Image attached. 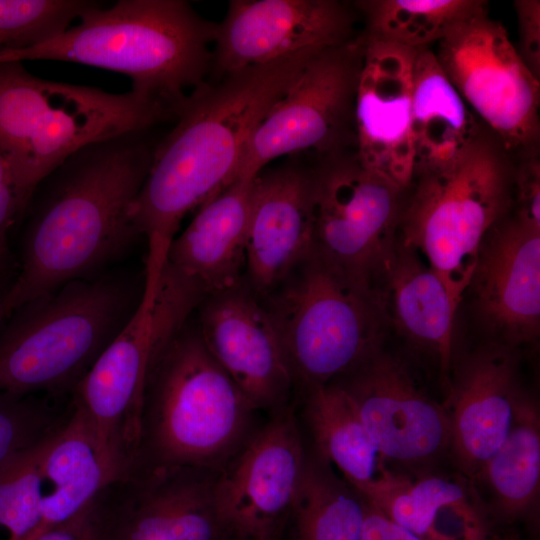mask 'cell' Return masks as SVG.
Wrapping results in <instances>:
<instances>
[{"label":"cell","mask_w":540,"mask_h":540,"mask_svg":"<svg viewBox=\"0 0 540 540\" xmlns=\"http://www.w3.org/2000/svg\"><path fill=\"white\" fill-rule=\"evenodd\" d=\"M148 132L88 145L38 184L21 219L18 271L6 293L5 319L66 283L102 275L141 237L130 209L156 145Z\"/></svg>","instance_id":"6da1fadb"},{"label":"cell","mask_w":540,"mask_h":540,"mask_svg":"<svg viewBox=\"0 0 540 540\" xmlns=\"http://www.w3.org/2000/svg\"><path fill=\"white\" fill-rule=\"evenodd\" d=\"M364 498L322 458L307 459L293 506L297 540H362Z\"/></svg>","instance_id":"f546056e"},{"label":"cell","mask_w":540,"mask_h":540,"mask_svg":"<svg viewBox=\"0 0 540 540\" xmlns=\"http://www.w3.org/2000/svg\"><path fill=\"white\" fill-rule=\"evenodd\" d=\"M34 540H123V484L116 481L69 519Z\"/></svg>","instance_id":"e575fe53"},{"label":"cell","mask_w":540,"mask_h":540,"mask_svg":"<svg viewBox=\"0 0 540 540\" xmlns=\"http://www.w3.org/2000/svg\"><path fill=\"white\" fill-rule=\"evenodd\" d=\"M363 37L414 50L431 48L459 21L485 9L482 0H361Z\"/></svg>","instance_id":"f1b7e54d"},{"label":"cell","mask_w":540,"mask_h":540,"mask_svg":"<svg viewBox=\"0 0 540 540\" xmlns=\"http://www.w3.org/2000/svg\"><path fill=\"white\" fill-rule=\"evenodd\" d=\"M474 481L484 484L495 513L513 522L535 508L540 489V414L525 391L504 441Z\"/></svg>","instance_id":"83f0119b"},{"label":"cell","mask_w":540,"mask_h":540,"mask_svg":"<svg viewBox=\"0 0 540 540\" xmlns=\"http://www.w3.org/2000/svg\"><path fill=\"white\" fill-rule=\"evenodd\" d=\"M58 36L0 56V62L56 60L119 72L131 90L176 114L189 89L212 69L218 23L183 0H119L86 10Z\"/></svg>","instance_id":"3957f363"},{"label":"cell","mask_w":540,"mask_h":540,"mask_svg":"<svg viewBox=\"0 0 540 540\" xmlns=\"http://www.w3.org/2000/svg\"><path fill=\"white\" fill-rule=\"evenodd\" d=\"M518 24L516 50L531 74L540 81V1L513 2Z\"/></svg>","instance_id":"74e56055"},{"label":"cell","mask_w":540,"mask_h":540,"mask_svg":"<svg viewBox=\"0 0 540 540\" xmlns=\"http://www.w3.org/2000/svg\"><path fill=\"white\" fill-rule=\"evenodd\" d=\"M39 478L41 521L32 540L78 513L110 484L123 480L106 458L86 413L77 405L69 422L46 444Z\"/></svg>","instance_id":"d4e9b609"},{"label":"cell","mask_w":540,"mask_h":540,"mask_svg":"<svg viewBox=\"0 0 540 540\" xmlns=\"http://www.w3.org/2000/svg\"><path fill=\"white\" fill-rule=\"evenodd\" d=\"M254 411L188 320L148 374L129 476L158 466L219 472L251 437Z\"/></svg>","instance_id":"277c9868"},{"label":"cell","mask_w":540,"mask_h":540,"mask_svg":"<svg viewBox=\"0 0 540 540\" xmlns=\"http://www.w3.org/2000/svg\"><path fill=\"white\" fill-rule=\"evenodd\" d=\"M135 292L126 276L105 274L16 308L0 327V391L71 396L133 314Z\"/></svg>","instance_id":"5b68a950"},{"label":"cell","mask_w":540,"mask_h":540,"mask_svg":"<svg viewBox=\"0 0 540 540\" xmlns=\"http://www.w3.org/2000/svg\"><path fill=\"white\" fill-rule=\"evenodd\" d=\"M261 301L293 384L304 392L353 370L383 346L389 327L378 294L313 250Z\"/></svg>","instance_id":"ba28073f"},{"label":"cell","mask_w":540,"mask_h":540,"mask_svg":"<svg viewBox=\"0 0 540 540\" xmlns=\"http://www.w3.org/2000/svg\"><path fill=\"white\" fill-rule=\"evenodd\" d=\"M197 327L210 354L252 406L273 412L294 388L273 321L245 280L206 296Z\"/></svg>","instance_id":"2e32d148"},{"label":"cell","mask_w":540,"mask_h":540,"mask_svg":"<svg viewBox=\"0 0 540 540\" xmlns=\"http://www.w3.org/2000/svg\"><path fill=\"white\" fill-rule=\"evenodd\" d=\"M389 519L422 540H483L481 512L462 481L421 472L412 478L386 468L359 492Z\"/></svg>","instance_id":"603a6c76"},{"label":"cell","mask_w":540,"mask_h":540,"mask_svg":"<svg viewBox=\"0 0 540 540\" xmlns=\"http://www.w3.org/2000/svg\"><path fill=\"white\" fill-rule=\"evenodd\" d=\"M355 12L337 0H231L216 29L215 78L350 41Z\"/></svg>","instance_id":"5bb4252c"},{"label":"cell","mask_w":540,"mask_h":540,"mask_svg":"<svg viewBox=\"0 0 540 540\" xmlns=\"http://www.w3.org/2000/svg\"><path fill=\"white\" fill-rule=\"evenodd\" d=\"M484 127L444 74L433 49L417 50L411 108L413 177L452 165Z\"/></svg>","instance_id":"484cf974"},{"label":"cell","mask_w":540,"mask_h":540,"mask_svg":"<svg viewBox=\"0 0 540 540\" xmlns=\"http://www.w3.org/2000/svg\"><path fill=\"white\" fill-rule=\"evenodd\" d=\"M306 460L286 405L217 473L214 494L226 527L254 540H272L292 513Z\"/></svg>","instance_id":"4fadbf2b"},{"label":"cell","mask_w":540,"mask_h":540,"mask_svg":"<svg viewBox=\"0 0 540 540\" xmlns=\"http://www.w3.org/2000/svg\"><path fill=\"white\" fill-rule=\"evenodd\" d=\"M7 290H8V285H6V283L0 279V327L5 320L4 302H5Z\"/></svg>","instance_id":"ab89813d"},{"label":"cell","mask_w":540,"mask_h":540,"mask_svg":"<svg viewBox=\"0 0 540 540\" xmlns=\"http://www.w3.org/2000/svg\"><path fill=\"white\" fill-rule=\"evenodd\" d=\"M217 473L158 466L123 479V540H219Z\"/></svg>","instance_id":"44dd1931"},{"label":"cell","mask_w":540,"mask_h":540,"mask_svg":"<svg viewBox=\"0 0 540 540\" xmlns=\"http://www.w3.org/2000/svg\"><path fill=\"white\" fill-rule=\"evenodd\" d=\"M512 211L526 224L540 229V160L538 152L515 160Z\"/></svg>","instance_id":"8d00e7d4"},{"label":"cell","mask_w":540,"mask_h":540,"mask_svg":"<svg viewBox=\"0 0 540 540\" xmlns=\"http://www.w3.org/2000/svg\"><path fill=\"white\" fill-rule=\"evenodd\" d=\"M174 120L170 107L132 90L111 93L69 84L13 164L23 201L28 205L38 184L80 149Z\"/></svg>","instance_id":"e0dca14e"},{"label":"cell","mask_w":540,"mask_h":540,"mask_svg":"<svg viewBox=\"0 0 540 540\" xmlns=\"http://www.w3.org/2000/svg\"><path fill=\"white\" fill-rule=\"evenodd\" d=\"M97 4L91 0H0V56L53 39Z\"/></svg>","instance_id":"d6a6232c"},{"label":"cell","mask_w":540,"mask_h":540,"mask_svg":"<svg viewBox=\"0 0 540 540\" xmlns=\"http://www.w3.org/2000/svg\"><path fill=\"white\" fill-rule=\"evenodd\" d=\"M321 49L205 80L187 94L131 205L147 254L166 257L184 217L228 185L252 132Z\"/></svg>","instance_id":"7a4b0ae2"},{"label":"cell","mask_w":540,"mask_h":540,"mask_svg":"<svg viewBox=\"0 0 540 540\" xmlns=\"http://www.w3.org/2000/svg\"><path fill=\"white\" fill-rule=\"evenodd\" d=\"M171 265H146L140 300L72 396L122 479L130 474L139 436L144 390L160 351L205 298Z\"/></svg>","instance_id":"52a82bcc"},{"label":"cell","mask_w":540,"mask_h":540,"mask_svg":"<svg viewBox=\"0 0 540 540\" xmlns=\"http://www.w3.org/2000/svg\"><path fill=\"white\" fill-rule=\"evenodd\" d=\"M254 180H235L204 202L169 246L167 263L194 281L205 296L244 280Z\"/></svg>","instance_id":"7402d4cb"},{"label":"cell","mask_w":540,"mask_h":540,"mask_svg":"<svg viewBox=\"0 0 540 540\" xmlns=\"http://www.w3.org/2000/svg\"><path fill=\"white\" fill-rule=\"evenodd\" d=\"M334 382L351 398L382 462L426 472L450 453L444 405L430 397L405 361L383 346Z\"/></svg>","instance_id":"7c38bea8"},{"label":"cell","mask_w":540,"mask_h":540,"mask_svg":"<svg viewBox=\"0 0 540 540\" xmlns=\"http://www.w3.org/2000/svg\"><path fill=\"white\" fill-rule=\"evenodd\" d=\"M433 52L473 114L515 160L538 152L540 81L488 7L455 24Z\"/></svg>","instance_id":"8fae6325"},{"label":"cell","mask_w":540,"mask_h":540,"mask_svg":"<svg viewBox=\"0 0 540 540\" xmlns=\"http://www.w3.org/2000/svg\"><path fill=\"white\" fill-rule=\"evenodd\" d=\"M75 409L72 395L0 391V469L56 436Z\"/></svg>","instance_id":"1f68e13d"},{"label":"cell","mask_w":540,"mask_h":540,"mask_svg":"<svg viewBox=\"0 0 540 540\" xmlns=\"http://www.w3.org/2000/svg\"><path fill=\"white\" fill-rule=\"evenodd\" d=\"M518 351L485 341L451 367L443 404L450 454L471 481L504 441L524 393Z\"/></svg>","instance_id":"d6986e66"},{"label":"cell","mask_w":540,"mask_h":540,"mask_svg":"<svg viewBox=\"0 0 540 540\" xmlns=\"http://www.w3.org/2000/svg\"><path fill=\"white\" fill-rule=\"evenodd\" d=\"M483 540H514L512 537H491L490 535Z\"/></svg>","instance_id":"60d3db41"},{"label":"cell","mask_w":540,"mask_h":540,"mask_svg":"<svg viewBox=\"0 0 540 540\" xmlns=\"http://www.w3.org/2000/svg\"><path fill=\"white\" fill-rule=\"evenodd\" d=\"M311 169L312 250L377 293L397 238L406 190L364 167L355 150L320 156Z\"/></svg>","instance_id":"30bf717a"},{"label":"cell","mask_w":540,"mask_h":540,"mask_svg":"<svg viewBox=\"0 0 540 540\" xmlns=\"http://www.w3.org/2000/svg\"><path fill=\"white\" fill-rule=\"evenodd\" d=\"M467 292L486 341L516 350L537 342L540 229L513 211L500 219L481 242Z\"/></svg>","instance_id":"9a60e30c"},{"label":"cell","mask_w":540,"mask_h":540,"mask_svg":"<svg viewBox=\"0 0 540 540\" xmlns=\"http://www.w3.org/2000/svg\"><path fill=\"white\" fill-rule=\"evenodd\" d=\"M515 160L486 127L452 165L415 175L397 238L445 284L457 313L488 231L513 210Z\"/></svg>","instance_id":"8992f818"},{"label":"cell","mask_w":540,"mask_h":540,"mask_svg":"<svg viewBox=\"0 0 540 540\" xmlns=\"http://www.w3.org/2000/svg\"><path fill=\"white\" fill-rule=\"evenodd\" d=\"M362 60L360 34L316 52L252 132L228 184L254 178L283 155L355 150L354 108Z\"/></svg>","instance_id":"9c48e42d"},{"label":"cell","mask_w":540,"mask_h":540,"mask_svg":"<svg viewBox=\"0 0 540 540\" xmlns=\"http://www.w3.org/2000/svg\"><path fill=\"white\" fill-rule=\"evenodd\" d=\"M49 441L0 469V540L34 538L41 521L39 463Z\"/></svg>","instance_id":"836d02e7"},{"label":"cell","mask_w":540,"mask_h":540,"mask_svg":"<svg viewBox=\"0 0 540 540\" xmlns=\"http://www.w3.org/2000/svg\"><path fill=\"white\" fill-rule=\"evenodd\" d=\"M25 210L10 156L0 145V279L4 282L12 263L9 237Z\"/></svg>","instance_id":"d590c367"},{"label":"cell","mask_w":540,"mask_h":540,"mask_svg":"<svg viewBox=\"0 0 540 540\" xmlns=\"http://www.w3.org/2000/svg\"><path fill=\"white\" fill-rule=\"evenodd\" d=\"M360 36L355 152L364 167L406 190L414 175L411 108L417 50Z\"/></svg>","instance_id":"ac0fdd59"},{"label":"cell","mask_w":540,"mask_h":540,"mask_svg":"<svg viewBox=\"0 0 540 540\" xmlns=\"http://www.w3.org/2000/svg\"><path fill=\"white\" fill-rule=\"evenodd\" d=\"M304 393V417L317 455L362 491L378 475L382 460L351 398L337 382Z\"/></svg>","instance_id":"4316f807"},{"label":"cell","mask_w":540,"mask_h":540,"mask_svg":"<svg viewBox=\"0 0 540 540\" xmlns=\"http://www.w3.org/2000/svg\"><path fill=\"white\" fill-rule=\"evenodd\" d=\"M377 292L388 326L414 348L431 354L447 385L456 311L440 277L417 251L396 238Z\"/></svg>","instance_id":"cb8c5ba5"},{"label":"cell","mask_w":540,"mask_h":540,"mask_svg":"<svg viewBox=\"0 0 540 540\" xmlns=\"http://www.w3.org/2000/svg\"><path fill=\"white\" fill-rule=\"evenodd\" d=\"M364 501L362 540H422Z\"/></svg>","instance_id":"f35d334b"},{"label":"cell","mask_w":540,"mask_h":540,"mask_svg":"<svg viewBox=\"0 0 540 540\" xmlns=\"http://www.w3.org/2000/svg\"><path fill=\"white\" fill-rule=\"evenodd\" d=\"M312 169L296 161L255 176L249 216L245 282L260 299L313 249Z\"/></svg>","instance_id":"ffe728a7"},{"label":"cell","mask_w":540,"mask_h":540,"mask_svg":"<svg viewBox=\"0 0 540 540\" xmlns=\"http://www.w3.org/2000/svg\"><path fill=\"white\" fill-rule=\"evenodd\" d=\"M68 85L39 78L20 61L0 62V145L10 156L12 165Z\"/></svg>","instance_id":"4dcf8cb0"}]
</instances>
